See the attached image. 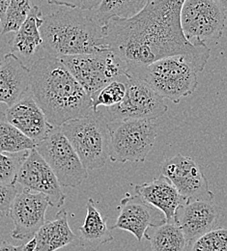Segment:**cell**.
Instances as JSON below:
<instances>
[{
	"label": "cell",
	"instance_id": "1",
	"mask_svg": "<svg viewBox=\"0 0 227 251\" xmlns=\"http://www.w3.org/2000/svg\"><path fill=\"white\" fill-rule=\"evenodd\" d=\"M184 1L148 0L134 17L113 18L102 26L108 50L123 63L126 75L140 78L143 70L157 60L209 49L204 42H190L182 31Z\"/></svg>",
	"mask_w": 227,
	"mask_h": 251
},
{
	"label": "cell",
	"instance_id": "2",
	"mask_svg": "<svg viewBox=\"0 0 227 251\" xmlns=\"http://www.w3.org/2000/svg\"><path fill=\"white\" fill-rule=\"evenodd\" d=\"M29 70V91L50 125L61 126L93 110L90 96L59 58L46 55L33 63Z\"/></svg>",
	"mask_w": 227,
	"mask_h": 251
},
{
	"label": "cell",
	"instance_id": "3",
	"mask_svg": "<svg viewBox=\"0 0 227 251\" xmlns=\"http://www.w3.org/2000/svg\"><path fill=\"white\" fill-rule=\"evenodd\" d=\"M40 32L42 48L56 58L108 50L102 26L78 9L61 7L48 14Z\"/></svg>",
	"mask_w": 227,
	"mask_h": 251
},
{
	"label": "cell",
	"instance_id": "4",
	"mask_svg": "<svg viewBox=\"0 0 227 251\" xmlns=\"http://www.w3.org/2000/svg\"><path fill=\"white\" fill-rule=\"evenodd\" d=\"M211 56L210 49L192 54L162 58L147 66L140 79L156 93L174 103L193 94L198 86L197 74L201 73Z\"/></svg>",
	"mask_w": 227,
	"mask_h": 251
},
{
	"label": "cell",
	"instance_id": "5",
	"mask_svg": "<svg viewBox=\"0 0 227 251\" xmlns=\"http://www.w3.org/2000/svg\"><path fill=\"white\" fill-rule=\"evenodd\" d=\"M106 116L92 110L86 116L70 120L61 131L87 170L101 168L109 157V128Z\"/></svg>",
	"mask_w": 227,
	"mask_h": 251
},
{
	"label": "cell",
	"instance_id": "6",
	"mask_svg": "<svg viewBox=\"0 0 227 251\" xmlns=\"http://www.w3.org/2000/svg\"><path fill=\"white\" fill-rule=\"evenodd\" d=\"M109 157L112 162H143L157 138L154 120L109 122Z\"/></svg>",
	"mask_w": 227,
	"mask_h": 251
},
{
	"label": "cell",
	"instance_id": "7",
	"mask_svg": "<svg viewBox=\"0 0 227 251\" xmlns=\"http://www.w3.org/2000/svg\"><path fill=\"white\" fill-rule=\"evenodd\" d=\"M59 59L90 98L110 82L126 76L123 63L109 50Z\"/></svg>",
	"mask_w": 227,
	"mask_h": 251
},
{
	"label": "cell",
	"instance_id": "8",
	"mask_svg": "<svg viewBox=\"0 0 227 251\" xmlns=\"http://www.w3.org/2000/svg\"><path fill=\"white\" fill-rule=\"evenodd\" d=\"M35 149L45 159L62 188H77L88 178L87 169L61 131L54 126Z\"/></svg>",
	"mask_w": 227,
	"mask_h": 251
},
{
	"label": "cell",
	"instance_id": "9",
	"mask_svg": "<svg viewBox=\"0 0 227 251\" xmlns=\"http://www.w3.org/2000/svg\"><path fill=\"white\" fill-rule=\"evenodd\" d=\"M126 93L121 102L106 107L108 122L156 120L167 111L163 98L144 80L126 75Z\"/></svg>",
	"mask_w": 227,
	"mask_h": 251
},
{
	"label": "cell",
	"instance_id": "10",
	"mask_svg": "<svg viewBox=\"0 0 227 251\" xmlns=\"http://www.w3.org/2000/svg\"><path fill=\"white\" fill-rule=\"evenodd\" d=\"M226 22L227 8L218 0H185L182 5L181 27L190 42L221 39Z\"/></svg>",
	"mask_w": 227,
	"mask_h": 251
},
{
	"label": "cell",
	"instance_id": "11",
	"mask_svg": "<svg viewBox=\"0 0 227 251\" xmlns=\"http://www.w3.org/2000/svg\"><path fill=\"white\" fill-rule=\"evenodd\" d=\"M160 170L188 201L214 200L208 179L194 158L178 154L164 159Z\"/></svg>",
	"mask_w": 227,
	"mask_h": 251
},
{
	"label": "cell",
	"instance_id": "12",
	"mask_svg": "<svg viewBox=\"0 0 227 251\" xmlns=\"http://www.w3.org/2000/svg\"><path fill=\"white\" fill-rule=\"evenodd\" d=\"M16 183L29 191L42 193L47 197L50 206L54 208H60L65 202L66 195L62 187L36 149L29 150L19 170Z\"/></svg>",
	"mask_w": 227,
	"mask_h": 251
},
{
	"label": "cell",
	"instance_id": "13",
	"mask_svg": "<svg viewBox=\"0 0 227 251\" xmlns=\"http://www.w3.org/2000/svg\"><path fill=\"white\" fill-rule=\"evenodd\" d=\"M49 201L42 193L25 189L18 192L9 212L14 223L12 237L16 240L31 239L46 222Z\"/></svg>",
	"mask_w": 227,
	"mask_h": 251
},
{
	"label": "cell",
	"instance_id": "14",
	"mask_svg": "<svg viewBox=\"0 0 227 251\" xmlns=\"http://www.w3.org/2000/svg\"><path fill=\"white\" fill-rule=\"evenodd\" d=\"M223 209L214 200L186 201L175 212L173 223L192 244L218 225Z\"/></svg>",
	"mask_w": 227,
	"mask_h": 251
},
{
	"label": "cell",
	"instance_id": "15",
	"mask_svg": "<svg viewBox=\"0 0 227 251\" xmlns=\"http://www.w3.org/2000/svg\"><path fill=\"white\" fill-rule=\"evenodd\" d=\"M165 222L161 211L148 204L137 194L127 193L120 201L118 218L110 229L128 231L138 242H141L149 227L160 226Z\"/></svg>",
	"mask_w": 227,
	"mask_h": 251
},
{
	"label": "cell",
	"instance_id": "16",
	"mask_svg": "<svg viewBox=\"0 0 227 251\" xmlns=\"http://www.w3.org/2000/svg\"><path fill=\"white\" fill-rule=\"evenodd\" d=\"M4 119L17 127L35 144L44 140L54 127L50 125L43 110L33 99L30 91L13 105L9 106Z\"/></svg>",
	"mask_w": 227,
	"mask_h": 251
},
{
	"label": "cell",
	"instance_id": "17",
	"mask_svg": "<svg viewBox=\"0 0 227 251\" xmlns=\"http://www.w3.org/2000/svg\"><path fill=\"white\" fill-rule=\"evenodd\" d=\"M30 70L14 53L0 60V103L11 106L29 92Z\"/></svg>",
	"mask_w": 227,
	"mask_h": 251
},
{
	"label": "cell",
	"instance_id": "18",
	"mask_svg": "<svg viewBox=\"0 0 227 251\" xmlns=\"http://www.w3.org/2000/svg\"><path fill=\"white\" fill-rule=\"evenodd\" d=\"M134 191L148 204L161 211L167 223H173L176 210L188 201L162 175L150 183L135 186Z\"/></svg>",
	"mask_w": 227,
	"mask_h": 251
},
{
	"label": "cell",
	"instance_id": "19",
	"mask_svg": "<svg viewBox=\"0 0 227 251\" xmlns=\"http://www.w3.org/2000/svg\"><path fill=\"white\" fill-rule=\"evenodd\" d=\"M34 238L36 240L34 251H56L70 245L76 239V235L70 228L65 210H60L55 220L46 221Z\"/></svg>",
	"mask_w": 227,
	"mask_h": 251
},
{
	"label": "cell",
	"instance_id": "20",
	"mask_svg": "<svg viewBox=\"0 0 227 251\" xmlns=\"http://www.w3.org/2000/svg\"><path fill=\"white\" fill-rule=\"evenodd\" d=\"M43 17L41 9L37 5H34L25 21L15 32V36L11 42L12 53L29 58L42 47L40 28L43 24Z\"/></svg>",
	"mask_w": 227,
	"mask_h": 251
},
{
	"label": "cell",
	"instance_id": "21",
	"mask_svg": "<svg viewBox=\"0 0 227 251\" xmlns=\"http://www.w3.org/2000/svg\"><path fill=\"white\" fill-rule=\"evenodd\" d=\"M144 238L150 242L152 251H191L193 246L174 223L149 227Z\"/></svg>",
	"mask_w": 227,
	"mask_h": 251
},
{
	"label": "cell",
	"instance_id": "22",
	"mask_svg": "<svg viewBox=\"0 0 227 251\" xmlns=\"http://www.w3.org/2000/svg\"><path fill=\"white\" fill-rule=\"evenodd\" d=\"M80 238L90 244L104 245L113 241L112 230L107 226L92 198L86 204V217L83 225L78 228Z\"/></svg>",
	"mask_w": 227,
	"mask_h": 251
},
{
	"label": "cell",
	"instance_id": "23",
	"mask_svg": "<svg viewBox=\"0 0 227 251\" xmlns=\"http://www.w3.org/2000/svg\"><path fill=\"white\" fill-rule=\"evenodd\" d=\"M148 0H101L94 10L93 20L103 26L113 18L130 19L137 15Z\"/></svg>",
	"mask_w": 227,
	"mask_h": 251
},
{
	"label": "cell",
	"instance_id": "24",
	"mask_svg": "<svg viewBox=\"0 0 227 251\" xmlns=\"http://www.w3.org/2000/svg\"><path fill=\"white\" fill-rule=\"evenodd\" d=\"M36 144L17 127L0 119V153H20L35 149Z\"/></svg>",
	"mask_w": 227,
	"mask_h": 251
},
{
	"label": "cell",
	"instance_id": "25",
	"mask_svg": "<svg viewBox=\"0 0 227 251\" xmlns=\"http://www.w3.org/2000/svg\"><path fill=\"white\" fill-rule=\"evenodd\" d=\"M34 0H10L5 16L0 23V35L16 32L27 18Z\"/></svg>",
	"mask_w": 227,
	"mask_h": 251
},
{
	"label": "cell",
	"instance_id": "26",
	"mask_svg": "<svg viewBox=\"0 0 227 251\" xmlns=\"http://www.w3.org/2000/svg\"><path fill=\"white\" fill-rule=\"evenodd\" d=\"M126 78L127 76L116 79L92 95V109L98 110L100 106L111 107L121 102L126 93Z\"/></svg>",
	"mask_w": 227,
	"mask_h": 251
},
{
	"label": "cell",
	"instance_id": "27",
	"mask_svg": "<svg viewBox=\"0 0 227 251\" xmlns=\"http://www.w3.org/2000/svg\"><path fill=\"white\" fill-rule=\"evenodd\" d=\"M29 151L20 153H0V184L16 185L19 170Z\"/></svg>",
	"mask_w": 227,
	"mask_h": 251
},
{
	"label": "cell",
	"instance_id": "28",
	"mask_svg": "<svg viewBox=\"0 0 227 251\" xmlns=\"http://www.w3.org/2000/svg\"><path fill=\"white\" fill-rule=\"evenodd\" d=\"M191 251H227V231L226 228L214 229L193 243Z\"/></svg>",
	"mask_w": 227,
	"mask_h": 251
},
{
	"label": "cell",
	"instance_id": "29",
	"mask_svg": "<svg viewBox=\"0 0 227 251\" xmlns=\"http://www.w3.org/2000/svg\"><path fill=\"white\" fill-rule=\"evenodd\" d=\"M18 194L16 186L0 184V217L9 215L11 205Z\"/></svg>",
	"mask_w": 227,
	"mask_h": 251
},
{
	"label": "cell",
	"instance_id": "30",
	"mask_svg": "<svg viewBox=\"0 0 227 251\" xmlns=\"http://www.w3.org/2000/svg\"><path fill=\"white\" fill-rule=\"evenodd\" d=\"M49 4L58 5L67 8L78 9L81 11L95 10L101 0H46Z\"/></svg>",
	"mask_w": 227,
	"mask_h": 251
},
{
	"label": "cell",
	"instance_id": "31",
	"mask_svg": "<svg viewBox=\"0 0 227 251\" xmlns=\"http://www.w3.org/2000/svg\"><path fill=\"white\" fill-rule=\"evenodd\" d=\"M0 251H24V245L13 246L8 242H2L0 245Z\"/></svg>",
	"mask_w": 227,
	"mask_h": 251
},
{
	"label": "cell",
	"instance_id": "32",
	"mask_svg": "<svg viewBox=\"0 0 227 251\" xmlns=\"http://www.w3.org/2000/svg\"><path fill=\"white\" fill-rule=\"evenodd\" d=\"M9 2H10V0H0V23L2 22V20L5 16Z\"/></svg>",
	"mask_w": 227,
	"mask_h": 251
},
{
	"label": "cell",
	"instance_id": "33",
	"mask_svg": "<svg viewBox=\"0 0 227 251\" xmlns=\"http://www.w3.org/2000/svg\"><path fill=\"white\" fill-rule=\"evenodd\" d=\"M35 249H36V240L34 237L30 239V241L27 244L24 245V251H34Z\"/></svg>",
	"mask_w": 227,
	"mask_h": 251
},
{
	"label": "cell",
	"instance_id": "34",
	"mask_svg": "<svg viewBox=\"0 0 227 251\" xmlns=\"http://www.w3.org/2000/svg\"><path fill=\"white\" fill-rule=\"evenodd\" d=\"M225 8H227V0H218Z\"/></svg>",
	"mask_w": 227,
	"mask_h": 251
}]
</instances>
